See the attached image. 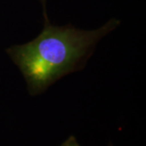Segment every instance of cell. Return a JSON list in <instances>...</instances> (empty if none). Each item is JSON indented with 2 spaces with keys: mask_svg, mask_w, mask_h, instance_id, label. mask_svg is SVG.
Here are the masks:
<instances>
[{
  "mask_svg": "<svg viewBox=\"0 0 146 146\" xmlns=\"http://www.w3.org/2000/svg\"><path fill=\"white\" fill-rule=\"evenodd\" d=\"M119 24L113 19L97 29L82 30L54 26L46 21L35 39L6 51L22 73L29 94L35 96L64 76L82 69L98 42Z\"/></svg>",
  "mask_w": 146,
  "mask_h": 146,
  "instance_id": "1",
  "label": "cell"
},
{
  "mask_svg": "<svg viewBox=\"0 0 146 146\" xmlns=\"http://www.w3.org/2000/svg\"><path fill=\"white\" fill-rule=\"evenodd\" d=\"M60 146H80L78 144V142L76 141V139L73 136H71L68 137L66 141L63 142V144ZM110 146H112L111 145Z\"/></svg>",
  "mask_w": 146,
  "mask_h": 146,
  "instance_id": "2",
  "label": "cell"
},
{
  "mask_svg": "<svg viewBox=\"0 0 146 146\" xmlns=\"http://www.w3.org/2000/svg\"><path fill=\"white\" fill-rule=\"evenodd\" d=\"M45 2H46V0H42V3H43V6H44V7H45Z\"/></svg>",
  "mask_w": 146,
  "mask_h": 146,
  "instance_id": "3",
  "label": "cell"
}]
</instances>
